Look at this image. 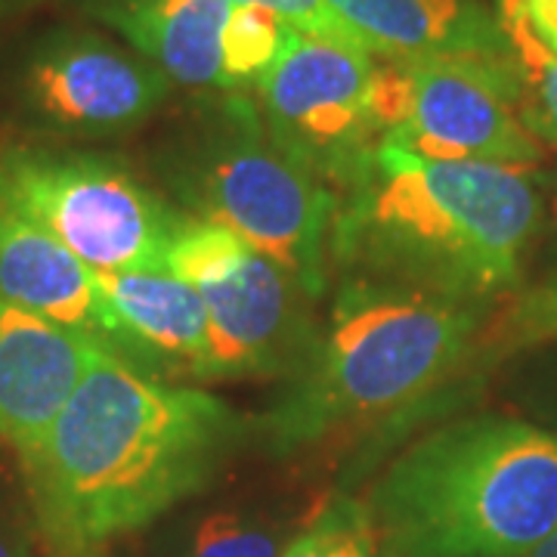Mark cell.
<instances>
[{
    "instance_id": "6da1fadb",
    "label": "cell",
    "mask_w": 557,
    "mask_h": 557,
    "mask_svg": "<svg viewBox=\"0 0 557 557\" xmlns=\"http://www.w3.org/2000/svg\"><path fill=\"white\" fill-rule=\"evenodd\" d=\"M242 418L102 347L35 449L20 456L50 557H102L214 478Z\"/></svg>"
},
{
    "instance_id": "7a4b0ae2",
    "label": "cell",
    "mask_w": 557,
    "mask_h": 557,
    "mask_svg": "<svg viewBox=\"0 0 557 557\" xmlns=\"http://www.w3.org/2000/svg\"><path fill=\"white\" fill-rule=\"evenodd\" d=\"M335 220L341 258L381 282L483 298L515 285L539 223L520 168L428 159L381 139Z\"/></svg>"
},
{
    "instance_id": "3957f363",
    "label": "cell",
    "mask_w": 557,
    "mask_h": 557,
    "mask_svg": "<svg viewBox=\"0 0 557 557\" xmlns=\"http://www.w3.org/2000/svg\"><path fill=\"white\" fill-rule=\"evenodd\" d=\"M366 511L384 557H520L557 530V434L468 418L412 443Z\"/></svg>"
},
{
    "instance_id": "277c9868",
    "label": "cell",
    "mask_w": 557,
    "mask_h": 557,
    "mask_svg": "<svg viewBox=\"0 0 557 557\" xmlns=\"http://www.w3.org/2000/svg\"><path fill=\"white\" fill-rule=\"evenodd\" d=\"M474 329L471 300L381 278L350 282L310 366L263 416L267 443L288 453L412 406L456 369Z\"/></svg>"
},
{
    "instance_id": "5b68a950",
    "label": "cell",
    "mask_w": 557,
    "mask_h": 557,
    "mask_svg": "<svg viewBox=\"0 0 557 557\" xmlns=\"http://www.w3.org/2000/svg\"><path fill=\"white\" fill-rule=\"evenodd\" d=\"M0 199L94 273L168 270V248L189 223L121 161L22 139H0Z\"/></svg>"
},
{
    "instance_id": "8992f818",
    "label": "cell",
    "mask_w": 557,
    "mask_h": 557,
    "mask_svg": "<svg viewBox=\"0 0 557 557\" xmlns=\"http://www.w3.org/2000/svg\"><path fill=\"white\" fill-rule=\"evenodd\" d=\"M233 131L208 143L186 171V199L199 208V220L233 230L307 298H317L325 285V245L335 233V196L260 131L248 106H233Z\"/></svg>"
},
{
    "instance_id": "52a82bcc",
    "label": "cell",
    "mask_w": 557,
    "mask_h": 557,
    "mask_svg": "<svg viewBox=\"0 0 557 557\" xmlns=\"http://www.w3.org/2000/svg\"><path fill=\"white\" fill-rule=\"evenodd\" d=\"M164 267L189 282L208 310L205 379H255L295 366L310 332L304 292L255 245L220 223L189 218Z\"/></svg>"
},
{
    "instance_id": "ba28073f",
    "label": "cell",
    "mask_w": 557,
    "mask_h": 557,
    "mask_svg": "<svg viewBox=\"0 0 557 557\" xmlns=\"http://www.w3.org/2000/svg\"><path fill=\"white\" fill-rule=\"evenodd\" d=\"M375 53L362 44L288 28L276 62L258 78L267 134L322 180L350 189L381 143L372 112Z\"/></svg>"
},
{
    "instance_id": "9c48e42d",
    "label": "cell",
    "mask_w": 557,
    "mask_h": 557,
    "mask_svg": "<svg viewBox=\"0 0 557 557\" xmlns=\"http://www.w3.org/2000/svg\"><path fill=\"white\" fill-rule=\"evenodd\" d=\"M412 81V109L403 127L381 139L428 159L496 161L527 168L542 143L523 124V90L508 57L403 60Z\"/></svg>"
},
{
    "instance_id": "30bf717a",
    "label": "cell",
    "mask_w": 557,
    "mask_h": 557,
    "mask_svg": "<svg viewBox=\"0 0 557 557\" xmlns=\"http://www.w3.org/2000/svg\"><path fill=\"white\" fill-rule=\"evenodd\" d=\"M159 65L119 44L57 32L35 47L22 69V106L38 127L62 137H106L137 127L168 97Z\"/></svg>"
},
{
    "instance_id": "8fae6325",
    "label": "cell",
    "mask_w": 557,
    "mask_h": 557,
    "mask_svg": "<svg viewBox=\"0 0 557 557\" xmlns=\"http://www.w3.org/2000/svg\"><path fill=\"white\" fill-rule=\"evenodd\" d=\"M102 341L0 300V440L35 449L78 391Z\"/></svg>"
},
{
    "instance_id": "7c38bea8",
    "label": "cell",
    "mask_w": 557,
    "mask_h": 557,
    "mask_svg": "<svg viewBox=\"0 0 557 557\" xmlns=\"http://www.w3.org/2000/svg\"><path fill=\"white\" fill-rule=\"evenodd\" d=\"M106 341L112 350L183 366L205 379L208 310L199 292L171 270L94 273Z\"/></svg>"
},
{
    "instance_id": "4fadbf2b",
    "label": "cell",
    "mask_w": 557,
    "mask_h": 557,
    "mask_svg": "<svg viewBox=\"0 0 557 557\" xmlns=\"http://www.w3.org/2000/svg\"><path fill=\"white\" fill-rule=\"evenodd\" d=\"M0 300L106 341L94 270L20 208L0 199Z\"/></svg>"
},
{
    "instance_id": "5bb4252c",
    "label": "cell",
    "mask_w": 557,
    "mask_h": 557,
    "mask_svg": "<svg viewBox=\"0 0 557 557\" xmlns=\"http://www.w3.org/2000/svg\"><path fill=\"white\" fill-rule=\"evenodd\" d=\"M384 60L508 57L511 47L478 0H329Z\"/></svg>"
},
{
    "instance_id": "9a60e30c",
    "label": "cell",
    "mask_w": 557,
    "mask_h": 557,
    "mask_svg": "<svg viewBox=\"0 0 557 557\" xmlns=\"http://www.w3.org/2000/svg\"><path fill=\"white\" fill-rule=\"evenodd\" d=\"M139 57L186 87H223V25L230 0H78Z\"/></svg>"
},
{
    "instance_id": "2e32d148",
    "label": "cell",
    "mask_w": 557,
    "mask_h": 557,
    "mask_svg": "<svg viewBox=\"0 0 557 557\" xmlns=\"http://www.w3.org/2000/svg\"><path fill=\"white\" fill-rule=\"evenodd\" d=\"M498 22L523 90V124L539 143L557 146V53L539 38L527 0H502Z\"/></svg>"
},
{
    "instance_id": "e0dca14e",
    "label": "cell",
    "mask_w": 557,
    "mask_h": 557,
    "mask_svg": "<svg viewBox=\"0 0 557 557\" xmlns=\"http://www.w3.org/2000/svg\"><path fill=\"white\" fill-rule=\"evenodd\" d=\"M288 25L263 3H233V13L223 25V87H239L258 81L276 62Z\"/></svg>"
},
{
    "instance_id": "ac0fdd59",
    "label": "cell",
    "mask_w": 557,
    "mask_h": 557,
    "mask_svg": "<svg viewBox=\"0 0 557 557\" xmlns=\"http://www.w3.org/2000/svg\"><path fill=\"white\" fill-rule=\"evenodd\" d=\"M375 527L357 498H338L300 533L282 557H375Z\"/></svg>"
},
{
    "instance_id": "d6986e66",
    "label": "cell",
    "mask_w": 557,
    "mask_h": 557,
    "mask_svg": "<svg viewBox=\"0 0 557 557\" xmlns=\"http://www.w3.org/2000/svg\"><path fill=\"white\" fill-rule=\"evenodd\" d=\"M189 557H282V542L251 520L218 511L199 523Z\"/></svg>"
},
{
    "instance_id": "ffe728a7",
    "label": "cell",
    "mask_w": 557,
    "mask_h": 557,
    "mask_svg": "<svg viewBox=\"0 0 557 557\" xmlns=\"http://www.w3.org/2000/svg\"><path fill=\"white\" fill-rule=\"evenodd\" d=\"M548 338H557V282L518 300V307L505 317L498 332L502 344H515V347Z\"/></svg>"
},
{
    "instance_id": "44dd1931",
    "label": "cell",
    "mask_w": 557,
    "mask_h": 557,
    "mask_svg": "<svg viewBox=\"0 0 557 557\" xmlns=\"http://www.w3.org/2000/svg\"><path fill=\"white\" fill-rule=\"evenodd\" d=\"M263 3L276 13L278 20L285 22L288 28L304 32V35H313V38H332V40H347V44H362L357 32L341 20L338 13L332 10L329 0H255Z\"/></svg>"
},
{
    "instance_id": "7402d4cb",
    "label": "cell",
    "mask_w": 557,
    "mask_h": 557,
    "mask_svg": "<svg viewBox=\"0 0 557 557\" xmlns=\"http://www.w3.org/2000/svg\"><path fill=\"white\" fill-rule=\"evenodd\" d=\"M527 13L536 25L539 38L548 47L557 44V0H527Z\"/></svg>"
},
{
    "instance_id": "603a6c76",
    "label": "cell",
    "mask_w": 557,
    "mask_h": 557,
    "mask_svg": "<svg viewBox=\"0 0 557 557\" xmlns=\"http://www.w3.org/2000/svg\"><path fill=\"white\" fill-rule=\"evenodd\" d=\"M0 557H32L28 533L7 518H0Z\"/></svg>"
},
{
    "instance_id": "cb8c5ba5",
    "label": "cell",
    "mask_w": 557,
    "mask_h": 557,
    "mask_svg": "<svg viewBox=\"0 0 557 557\" xmlns=\"http://www.w3.org/2000/svg\"><path fill=\"white\" fill-rule=\"evenodd\" d=\"M520 557H557V530L542 539L536 548H530L527 555H520Z\"/></svg>"
},
{
    "instance_id": "d4e9b609",
    "label": "cell",
    "mask_w": 557,
    "mask_h": 557,
    "mask_svg": "<svg viewBox=\"0 0 557 557\" xmlns=\"http://www.w3.org/2000/svg\"><path fill=\"white\" fill-rule=\"evenodd\" d=\"M555 220H557V196H555Z\"/></svg>"
}]
</instances>
